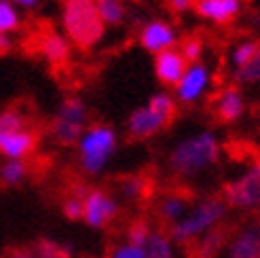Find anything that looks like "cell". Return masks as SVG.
Listing matches in <instances>:
<instances>
[{"mask_svg": "<svg viewBox=\"0 0 260 258\" xmlns=\"http://www.w3.org/2000/svg\"><path fill=\"white\" fill-rule=\"evenodd\" d=\"M220 140L210 129H199L180 138L167 154V165L180 178L201 176L218 163Z\"/></svg>", "mask_w": 260, "mask_h": 258, "instance_id": "1", "label": "cell"}, {"mask_svg": "<svg viewBox=\"0 0 260 258\" xmlns=\"http://www.w3.org/2000/svg\"><path fill=\"white\" fill-rule=\"evenodd\" d=\"M61 28L66 41L79 49L95 47L106 32L95 0H61Z\"/></svg>", "mask_w": 260, "mask_h": 258, "instance_id": "2", "label": "cell"}, {"mask_svg": "<svg viewBox=\"0 0 260 258\" xmlns=\"http://www.w3.org/2000/svg\"><path fill=\"white\" fill-rule=\"evenodd\" d=\"M229 214V205L224 203L222 197H203L197 203L190 205V210L186 212V216L182 218L180 222H176L174 227H170V235L174 243H190L197 241L199 237H203L205 233L218 229L222 224V220Z\"/></svg>", "mask_w": 260, "mask_h": 258, "instance_id": "3", "label": "cell"}, {"mask_svg": "<svg viewBox=\"0 0 260 258\" xmlns=\"http://www.w3.org/2000/svg\"><path fill=\"white\" fill-rule=\"evenodd\" d=\"M178 112V104L174 95L167 91L152 93L144 106H138L127 119V134L134 140H148L161 134L172 125Z\"/></svg>", "mask_w": 260, "mask_h": 258, "instance_id": "4", "label": "cell"}, {"mask_svg": "<svg viewBox=\"0 0 260 258\" xmlns=\"http://www.w3.org/2000/svg\"><path fill=\"white\" fill-rule=\"evenodd\" d=\"M116 144H119V136L106 123L89 125L83 136L76 142V150H79V163L81 170L87 176H100L112 161Z\"/></svg>", "mask_w": 260, "mask_h": 258, "instance_id": "5", "label": "cell"}, {"mask_svg": "<svg viewBox=\"0 0 260 258\" xmlns=\"http://www.w3.org/2000/svg\"><path fill=\"white\" fill-rule=\"evenodd\" d=\"M38 146V134L19 108L0 112V154L7 161H25Z\"/></svg>", "mask_w": 260, "mask_h": 258, "instance_id": "6", "label": "cell"}, {"mask_svg": "<svg viewBox=\"0 0 260 258\" xmlns=\"http://www.w3.org/2000/svg\"><path fill=\"white\" fill-rule=\"evenodd\" d=\"M89 127V108L81 98H66L57 106L53 121H51V136H53L59 144L72 146L79 142L83 132Z\"/></svg>", "mask_w": 260, "mask_h": 258, "instance_id": "7", "label": "cell"}, {"mask_svg": "<svg viewBox=\"0 0 260 258\" xmlns=\"http://www.w3.org/2000/svg\"><path fill=\"white\" fill-rule=\"evenodd\" d=\"M222 199L229 208L235 210H260V159L250 163L237 178L224 184Z\"/></svg>", "mask_w": 260, "mask_h": 258, "instance_id": "8", "label": "cell"}, {"mask_svg": "<svg viewBox=\"0 0 260 258\" xmlns=\"http://www.w3.org/2000/svg\"><path fill=\"white\" fill-rule=\"evenodd\" d=\"M121 212L119 199L104 188H89L83 199V222L91 229H106Z\"/></svg>", "mask_w": 260, "mask_h": 258, "instance_id": "9", "label": "cell"}, {"mask_svg": "<svg viewBox=\"0 0 260 258\" xmlns=\"http://www.w3.org/2000/svg\"><path fill=\"white\" fill-rule=\"evenodd\" d=\"M212 85V70L205 61H194L188 63L182 79L174 87V100L176 104L182 106H192L201 102V98L207 93Z\"/></svg>", "mask_w": 260, "mask_h": 258, "instance_id": "10", "label": "cell"}, {"mask_svg": "<svg viewBox=\"0 0 260 258\" xmlns=\"http://www.w3.org/2000/svg\"><path fill=\"white\" fill-rule=\"evenodd\" d=\"M138 43L146 53L157 55V53H163V51L176 49L180 45V36H178V30L170 21L150 19L140 28Z\"/></svg>", "mask_w": 260, "mask_h": 258, "instance_id": "11", "label": "cell"}, {"mask_svg": "<svg viewBox=\"0 0 260 258\" xmlns=\"http://www.w3.org/2000/svg\"><path fill=\"white\" fill-rule=\"evenodd\" d=\"M229 258H260V220L248 222L226 241Z\"/></svg>", "mask_w": 260, "mask_h": 258, "instance_id": "12", "label": "cell"}, {"mask_svg": "<svg viewBox=\"0 0 260 258\" xmlns=\"http://www.w3.org/2000/svg\"><path fill=\"white\" fill-rule=\"evenodd\" d=\"M186 66H188V61L182 57L178 47L163 51V53H157L152 59L154 76H157V81L165 87H176V83L182 79V74H184Z\"/></svg>", "mask_w": 260, "mask_h": 258, "instance_id": "13", "label": "cell"}, {"mask_svg": "<svg viewBox=\"0 0 260 258\" xmlns=\"http://www.w3.org/2000/svg\"><path fill=\"white\" fill-rule=\"evenodd\" d=\"M214 112L220 123L239 121L245 112V95L241 91V87H237V85L224 87L214 102Z\"/></svg>", "mask_w": 260, "mask_h": 258, "instance_id": "14", "label": "cell"}, {"mask_svg": "<svg viewBox=\"0 0 260 258\" xmlns=\"http://www.w3.org/2000/svg\"><path fill=\"white\" fill-rule=\"evenodd\" d=\"M241 0H203L194 5L197 15L205 21H212L216 25H224L235 21L241 13Z\"/></svg>", "mask_w": 260, "mask_h": 258, "instance_id": "15", "label": "cell"}, {"mask_svg": "<svg viewBox=\"0 0 260 258\" xmlns=\"http://www.w3.org/2000/svg\"><path fill=\"white\" fill-rule=\"evenodd\" d=\"M190 199L184 192H167L163 195L157 203V216L161 218V222H165L167 227H174L176 222H180L182 218L186 216V212L190 210Z\"/></svg>", "mask_w": 260, "mask_h": 258, "instance_id": "16", "label": "cell"}, {"mask_svg": "<svg viewBox=\"0 0 260 258\" xmlns=\"http://www.w3.org/2000/svg\"><path fill=\"white\" fill-rule=\"evenodd\" d=\"M41 55L51 63V66H63L70 57V43L66 41V36L47 32L41 36V45H38Z\"/></svg>", "mask_w": 260, "mask_h": 258, "instance_id": "17", "label": "cell"}, {"mask_svg": "<svg viewBox=\"0 0 260 258\" xmlns=\"http://www.w3.org/2000/svg\"><path fill=\"white\" fill-rule=\"evenodd\" d=\"M226 231H222V227H218L210 233H205L203 237L197 239V246H194V252H197V258H216L220 252L226 246Z\"/></svg>", "mask_w": 260, "mask_h": 258, "instance_id": "18", "label": "cell"}, {"mask_svg": "<svg viewBox=\"0 0 260 258\" xmlns=\"http://www.w3.org/2000/svg\"><path fill=\"white\" fill-rule=\"evenodd\" d=\"M144 252H146V258H178L172 237L163 233V231H154V229L144 246Z\"/></svg>", "mask_w": 260, "mask_h": 258, "instance_id": "19", "label": "cell"}, {"mask_svg": "<svg viewBox=\"0 0 260 258\" xmlns=\"http://www.w3.org/2000/svg\"><path fill=\"white\" fill-rule=\"evenodd\" d=\"M100 19L106 28H116L127 19V7L123 0H95Z\"/></svg>", "mask_w": 260, "mask_h": 258, "instance_id": "20", "label": "cell"}, {"mask_svg": "<svg viewBox=\"0 0 260 258\" xmlns=\"http://www.w3.org/2000/svg\"><path fill=\"white\" fill-rule=\"evenodd\" d=\"M258 47H260V41H256V38H241L239 43L233 45V49L229 51V66H231V72L243 68L245 63H248V61L254 57V53L258 51Z\"/></svg>", "mask_w": 260, "mask_h": 258, "instance_id": "21", "label": "cell"}, {"mask_svg": "<svg viewBox=\"0 0 260 258\" xmlns=\"http://www.w3.org/2000/svg\"><path fill=\"white\" fill-rule=\"evenodd\" d=\"M233 81H235V85L239 87H250V85H260V47L258 51L254 53V57L245 63L243 68L239 70H233Z\"/></svg>", "mask_w": 260, "mask_h": 258, "instance_id": "22", "label": "cell"}, {"mask_svg": "<svg viewBox=\"0 0 260 258\" xmlns=\"http://www.w3.org/2000/svg\"><path fill=\"white\" fill-rule=\"evenodd\" d=\"M30 167L25 161H5L0 165V182L5 186H19L28 178Z\"/></svg>", "mask_w": 260, "mask_h": 258, "instance_id": "23", "label": "cell"}, {"mask_svg": "<svg viewBox=\"0 0 260 258\" xmlns=\"http://www.w3.org/2000/svg\"><path fill=\"white\" fill-rule=\"evenodd\" d=\"M146 190H148V182L144 176H127L119 184V192L125 201H140L146 195Z\"/></svg>", "mask_w": 260, "mask_h": 258, "instance_id": "24", "label": "cell"}, {"mask_svg": "<svg viewBox=\"0 0 260 258\" xmlns=\"http://www.w3.org/2000/svg\"><path fill=\"white\" fill-rule=\"evenodd\" d=\"M85 186H76L74 190H70V195L63 199L61 203V210H63V216L68 218V220H83V199L87 195Z\"/></svg>", "mask_w": 260, "mask_h": 258, "instance_id": "25", "label": "cell"}, {"mask_svg": "<svg viewBox=\"0 0 260 258\" xmlns=\"http://www.w3.org/2000/svg\"><path fill=\"white\" fill-rule=\"evenodd\" d=\"M21 25V13L17 7H13L7 0H0V34L15 32Z\"/></svg>", "mask_w": 260, "mask_h": 258, "instance_id": "26", "label": "cell"}, {"mask_svg": "<svg viewBox=\"0 0 260 258\" xmlns=\"http://www.w3.org/2000/svg\"><path fill=\"white\" fill-rule=\"evenodd\" d=\"M28 252H30V258H68L70 254L63 246H57L55 241H47V239L34 243Z\"/></svg>", "mask_w": 260, "mask_h": 258, "instance_id": "27", "label": "cell"}, {"mask_svg": "<svg viewBox=\"0 0 260 258\" xmlns=\"http://www.w3.org/2000/svg\"><path fill=\"white\" fill-rule=\"evenodd\" d=\"M178 51L182 53L188 63H194V61H201V55H203V41L197 36H190V38H184L180 45H178Z\"/></svg>", "mask_w": 260, "mask_h": 258, "instance_id": "28", "label": "cell"}, {"mask_svg": "<svg viewBox=\"0 0 260 258\" xmlns=\"http://www.w3.org/2000/svg\"><path fill=\"white\" fill-rule=\"evenodd\" d=\"M150 233H152V229L144 220H136V222L129 224L127 233H125V241L134 243V246H142V248H144L148 237H150Z\"/></svg>", "mask_w": 260, "mask_h": 258, "instance_id": "29", "label": "cell"}, {"mask_svg": "<svg viewBox=\"0 0 260 258\" xmlns=\"http://www.w3.org/2000/svg\"><path fill=\"white\" fill-rule=\"evenodd\" d=\"M106 258H146V252L142 246H134V243L123 239L119 243H114Z\"/></svg>", "mask_w": 260, "mask_h": 258, "instance_id": "30", "label": "cell"}, {"mask_svg": "<svg viewBox=\"0 0 260 258\" xmlns=\"http://www.w3.org/2000/svg\"><path fill=\"white\" fill-rule=\"evenodd\" d=\"M167 7H170L174 13L182 15V13H188L190 9H194V5L190 0H167Z\"/></svg>", "mask_w": 260, "mask_h": 258, "instance_id": "31", "label": "cell"}, {"mask_svg": "<svg viewBox=\"0 0 260 258\" xmlns=\"http://www.w3.org/2000/svg\"><path fill=\"white\" fill-rule=\"evenodd\" d=\"M7 3H11L13 7H17V9H36L43 0H7Z\"/></svg>", "mask_w": 260, "mask_h": 258, "instance_id": "32", "label": "cell"}, {"mask_svg": "<svg viewBox=\"0 0 260 258\" xmlns=\"http://www.w3.org/2000/svg\"><path fill=\"white\" fill-rule=\"evenodd\" d=\"M11 49V36L9 34H0V55L7 53Z\"/></svg>", "mask_w": 260, "mask_h": 258, "instance_id": "33", "label": "cell"}, {"mask_svg": "<svg viewBox=\"0 0 260 258\" xmlns=\"http://www.w3.org/2000/svg\"><path fill=\"white\" fill-rule=\"evenodd\" d=\"M7 258H30V252L28 250H13Z\"/></svg>", "mask_w": 260, "mask_h": 258, "instance_id": "34", "label": "cell"}, {"mask_svg": "<svg viewBox=\"0 0 260 258\" xmlns=\"http://www.w3.org/2000/svg\"><path fill=\"white\" fill-rule=\"evenodd\" d=\"M190 3H192V5H197V3H203V0H190Z\"/></svg>", "mask_w": 260, "mask_h": 258, "instance_id": "35", "label": "cell"}]
</instances>
